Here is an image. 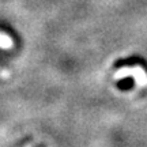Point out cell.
<instances>
[{
    "label": "cell",
    "mask_w": 147,
    "mask_h": 147,
    "mask_svg": "<svg viewBox=\"0 0 147 147\" xmlns=\"http://www.w3.org/2000/svg\"><path fill=\"white\" fill-rule=\"evenodd\" d=\"M135 65H140V67H143L144 69H147L146 60H143V59L139 57V56H129V57H125V59H119V60L113 64V67H115V68L135 67Z\"/></svg>",
    "instance_id": "6da1fadb"
},
{
    "label": "cell",
    "mask_w": 147,
    "mask_h": 147,
    "mask_svg": "<svg viewBox=\"0 0 147 147\" xmlns=\"http://www.w3.org/2000/svg\"><path fill=\"white\" fill-rule=\"evenodd\" d=\"M116 87L120 90V91H128V90H132L134 87H135V79H134V76L121 78V79L117 80Z\"/></svg>",
    "instance_id": "7a4b0ae2"
}]
</instances>
